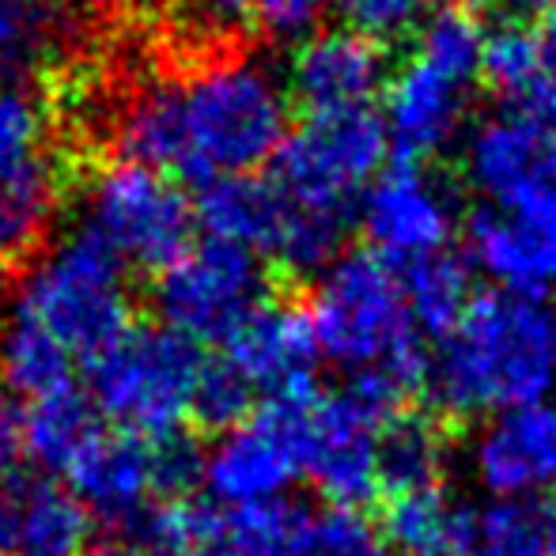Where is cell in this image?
Wrapping results in <instances>:
<instances>
[{"instance_id":"1","label":"cell","mask_w":556,"mask_h":556,"mask_svg":"<svg viewBox=\"0 0 556 556\" xmlns=\"http://www.w3.org/2000/svg\"><path fill=\"white\" fill-rule=\"evenodd\" d=\"M292 114V96L273 65L220 53L182 80L144 88L117 117V148L129 163L175 182L213 186L273 163Z\"/></svg>"},{"instance_id":"2","label":"cell","mask_w":556,"mask_h":556,"mask_svg":"<svg viewBox=\"0 0 556 556\" xmlns=\"http://www.w3.org/2000/svg\"><path fill=\"white\" fill-rule=\"evenodd\" d=\"M390 140L375 111L307 114L269 163L277 227L265 257L292 273H323L341 254L364 190L382 175Z\"/></svg>"},{"instance_id":"3","label":"cell","mask_w":556,"mask_h":556,"mask_svg":"<svg viewBox=\"0 0 556 556\" xmlns=\"http://www.w3.org/2000/svg\"><path fill=\"white\" fill-rule=\"evenodd\" d=\"M307 318L318 352L349 375L352 390L397 417L428 375L425 337L405 303L402 273L371 250L337 254L318 273Z\"/></svg>"},{"instance_id":"4","label":"cell","mask_w":556,"mask_h":556,"mask_svg":"<svg viewBox=\"0 0 556 556\" xmlns=\"http://www.w3.org/2000/svg\"><path fill=\"white\" fill-rule=\"evenodd\" d=\"M435 402L454 417H492L556 387V315L545 300L489 292L440 337L428 364Z\"/></svg>"},{"instance_id":"5","label":"cell","mask_w":556,"mask_h":556,"mask_svg":"<svg viewBox=\"0 0 556 556\" xmlns=\"http://www.w3.org/2000/svg\"><path fill=\"white\" fill-rule=\"evenodd\" d=\"M4 318L58 344L84 371L132 326L125 265L80 224L27 265L15 280Z\"/></svg>"},{"instance_id":"6","label":"cell","mask_w":556,"mask_h":556,"mask_svg":"<svg viewBox=\"0 0 556 556\" xmlns=\"http://www.w3.org/2000/svg\"><path fill=\"white\" fill-rule=\"evenodd\" d=\"M205 364L201 344L167 326H129L84 367V394L91 397L103 425L117 432L170 440L182 435L186 420H193Z\"/></svg>"},{"instance_id":"7","label":"cell","mask_w":556,"mask_h":556,"mask_svg":"<svg viewBox=\"0 0 556 556\" xmlns=\"http://www.w3.org/2000/svg\"><path fill=\"white\" fill-rule=\"evenodd\" d=\"M292 435L300 477L323 496L356 507L382 489V432L394 417L356 390H300L269 402Z\"/></svg>"},{"instance_id":"8","label":"cell","mask_w":556,"mask_h":556,"mask_svg":"<svg viewBox=\"0 0 556 556\" xmlns=\"http://www.w3.org/2000/svg\"><path fill=\"white\" fill-rule=\"evenodd\" d=\"M193 481H201V454L182 435L140 440L106 425L65 469V489L84 511L125 534Z\"/></svg>"},{"instance_id":"9","label":"cell","mask_w":556,"mask_h":556,"mask_svg":"<svg viewBox=\"0 0 556 556\" xmlns=\"http://www.w3.org/2000/svg\"><path fill=\"white\" fill-rule=\"evenodd\" d=\"M84 227L111 247L125 269L163 273L175 257L193 247L190 198L163 170L117 160L96 175L84 205Z\"/></svg>"},{"instance_id":"10","label":"cell","mask_w":556,"mask_h":556,"mask_svg":"<svg viewBox=\"0 0 556 556\" xmlns=\"http://www.w3.org/2000/svg\"><path fill=\"white\" fill-rule=\"evenodd\" d=\"M152 295L167 330L224 344L265 303V269L250 250L205 239L160 273Z\"/></svg>"},{"instance_id":"11","label":"cell","mask_w":556,"mask_h":556,"mask_svg":"<svg viewBox=\"0 0 556 556\" xmlns=\"http://www.w3.org/2000/svg\"><path fill=\"white\" fill-rule=\"evenodd\" d=\"M371 254L394 269L417 265L425 257L446 254L458 231V201L440 175L420 163H394L364 190L356 205Z\"/></svg>"},{"instance_id":"12","label":"cell","mask_w":556,"mask_h":556,"mask_svg":"<svg viewBox=\"0 0 556 556\" xmlns=\"http://www.w3.org/2000/svg\"><path fill=\"white\" fill-rule=\"evenodd\" d=\"M466 466L496 504H542L556 489V402L542 397L484 417L466 446Z\"/></svg>"},{"instance_id":"13","label":"cell","mask_w":556,"mask_h":556,"mask_svg":"<svg viewBox=\"0 0 556 556\" xmlns=\"http://www.w3.org/2000/svg\"><path fill=\"white\" fill-rule=\"evenodd\" d=\"M466 265L496 292L527 300L556 292V201L477 205L466 216Z\"/></svg>"},{"instance_id":"14","label":"cell","mask_w":556,"mask_h":556,"mask_svg":"<svg viewBox=\"0 0 556 556\" xmlns=\"http://www.w3.org/2000/svg\"><path fill=\"white\" fill-rule=\"evenodd\" d=\"M462 175L481 205L556 201V132L527 111L481 117L462 144Z\"/></svg>"},{"instance_id":"15","label":"cell","mask_w":556,"mask_h":556,"mask_svg":"<svg viewBox=\"0 0 556 556\" xmlns=\"http://www.w3.org/2000/svg\"><path fill=\"white\" fill-rule=\"evenodd\" d=\"M295 481H300V458L285 420L269 402L239 425L224 428L216 443L201 454V484L220 511L285 504Z\"/></svg>"},{"instance_id":"16","label":"cell","mask_w":556,"mask_h":556,"mask_svg":"<svg viewBox=\"0 0 556 556\" xmlns=\"http://www.w3.org/2000/svg\"><path fill=\"white\" fill-rule=\"evenodd\" d=\"M473 84L413 53L382 88V129L409 163L440 155L466 132Z\"/></svg>"},{"instance_id":"17","label":"cell","mask_w":556,"mask_h":556,"mask_svg":"<svg viewBox=\"0 0 556 556\" xmlns=\"http://www.w3.org/2000/svg\"><path fill=\"white\" fill-rule=\"evenodd\" d=\"M323 359L303 307L265 300L247 323L224 341V364L239 375V382L254 397L277 402V397L300 394L315 379Z\"/></svg>"},{"instance_id":"18","label":"cell","mask_w":556,"mask_h":556,"mask_svg":"<svg viewBox=\"0 0 556 556\" xmlns=\"http://www.w3.org/2000/svg\"><path fill=\"white\" fill-rule=\"evenodd\" d=\"M387 76L382 42L352 27H323L292 50L285 88L307 106V114H344L367 111V103L387 88Z\"/></svg>"},{"instance_id":"19","label":"cell","mask_w":556,"mask_h":556,"mask_svg":"<svg viewBox=\"0 0 556 556\" xmlns=\"http://www.w3.org/2000/svg\"><path fill=\"white\" fill-rule=\"evenodd\" d=\"M477 515L466 500L440 484L390 492L382 507V538L402 556H466L477 534Z\"/></svg>"},{"instance_id":"20","label":"cell","mask_w":556,"mask_h":556,"mask_svg":"<svg viewBox=\"0 0 556 556\" xmlns=\"http://www.w3.org/2000/svg\"><path fill=\"white\" fill-rule=\"evenodd\" d=\"M12 496V534L8 556H88L91 515L84 504L46 477L8 481Z\"/></svg>"},{"instance_id":"21","label":"cell","mask_w":556,"mask_h":556,"mask_svg":"<svg viewBox=\"0 0 556 556\" xmlns=\"http://www.w3.org/2000/svg\"><path fill=\"white\" fill-rule=\"evenodd\" d=\"M61 208V175L50 155L0 167V280L30 265Z\"/></svg>"},{"instance_id":"22","label":"cell","mask_w":556,"mask_h":556,"mask_svg":"<svg viewBox=\"0 0 556 556\" xmlns=\"http://www.w3.org/2000/svg\"><path fill=\"white\" fill-rule=\"evenodd\" d=\"M193 216L213 242L265 254L273 239V224H277V193H273L269 178L257 175L220 178V182L201 190Z\"/></svg>"},{"instance_id":"23","label":"cell","mask_w":556,"mask_h":556,"mask_svg":"<svg viewBox=\"0 0 556 556\" xmlns=\"http://www.w3.org/2000/svg\"><path fill=\"white\" fill-rule=\"evenodd\" d=\"M103 428V417L96 413L91 397L80 387L53 390L35 402H23V446L27 458H35L42 469L61 473L76 462Z\"/></svg>"},{"instance_id":"24","label":"cell","mask_w":556,"mask_h":556,"mask_svg":"<svg viewBox=\"0 0 556 556\" xmlns=\"http://www.w3.org/2000/svg\"><path fill=\"white\" fill-rule=\"evenodd\" d=\"M545 35L534 30L527 20H507L484 30V50L477 80L496 91L504 103L527 106L545 80Z\"/></svg>"},{"instance_id":"25","label":"cell","mask_w":556,"mask_h":556,"mask_svg":"<svg viewBox=\"0 0 556 556\" xmlns=\"http://www.w3.org/2000/svg\"><path fill=\"white\" fill-rule=\"evenodd\" d=\"M397 273H402L405 303H409V315L420 337H443L473 303V269L458 262L451 250L425 257L417 265H405Z\"/></svg>"},{"instance_id":"26","label":"cell","mask_w":556,"mask_h":556,"mask_svg":"<svg viewBox=\"0 0 556 556\" xmlns=\"http://www.w3.org/2000/svg\"><path fill=\"white\" fill-rule=\"evenodd\" d=\"M285 556H390V545L359 507L330 504L292 515Z\"/></svg>"},{"instance_id":"27","label":"cell","mask_w":556,"mask_h":556,"mask_svg":"<svg viewBox=\"0 0 556 556\" xmlns=\"http://www.w3.org/2000/svg\"><path fill=\"white\" fill-rule=\"evenodd\" d=\"M446 466V443L428 417L397 413L382 432V489L402 492L420 484H440Z\"/></svg>"},{"instance_id":"28","label":"cell","mask_w":556,"mask_h":556,"mask_svg":"<svg viewBox=\"0 0 556 556\" xmlns=\"http://www.w3.org/2000/svg\"><path fill=\"white\" fill-rule=\"evenodd\" d=\"M58 38L53 0H0V91L23 88Z\"/></svg>"},{"instance_id":"29","label":"cell","mask_w":556,"mask_h":556,"mask_svg":"<svg viewBox=\"0 0 556 556\" xmlns=\"http://www.w3.org/2000/svg\"><path fill=\"white\" fill-rule=\"evenodd\" d=\"M466 556H556V507L492 504L477 515V534Z\"/></svg>"},{"instance_id":"30","label":"cell","mask_w":556,"mask_h":556,"mask_svg":"<svg viewBox=\"0 0 556 556\" xmlns=\"http://www.w3.org/2000/svg\"><path fill=\"white\" fill-rule=\"evenodd\" d=\"M484 30L489 27H484L469 8H435V12L420 23L413 53L446 68L451 76H462V80L473 84L477 68H481Z\"/></svg>"},{"instance_id":"31","label":"cell","mask_w":556,"mask_h":556,"mask_svg":"<svg viewBox=\"0 0 556 556\" xmlns=\"http://www.w3.org/2000/svg\"><path fill=\"white\" fill-rule=\"evenodd\" d=\"M170 27L193 50H227L254 30V0H170Z\"/></svg>"},{"instance_id":"32","label":"cell","mask_w":556,"mask_h":556,"mask_svg":"<svg viewBox=\"0 0 556 556\" xmlns=\"http://www.w3.org/2000/svg\"><path fill=\"white\" fill-rule=\"evenodd\" d=\"M330 4L341 12L344 27L387 42V38L420 30V23L440 8V0H330Z\"/></svg>"},{"instance_id":"33","label":"cell","mask_w":556,"mask_h":556,"mask_svg":"<svg viewBox=\"0 0 556 556\" xmlns=\"http://www.w3.org/2000/svg\"><path fill=\"white\" fill-rule=\"evenodd\" d=\"M46 152V111L27 88L0 91V167Z\"/></svg>"},{"instance_id":"34","label":"cell","mask_w":556,"mask_h":556,"mask_svg":"<svg viewBox=\"0 0 556 556\" xmlns=\"http://www.w3.org/2000/svg\"><path fill=\"white\" fill-rule=\"evenodd\" d=\"M250 402H254V394L242 387L239 375L224 359H208L198 387V402H193V420L224 432V428L239 425L242 417H250Z\"/></svg>"},{"instance_id":"35","label":"cell","mask_w":556,"mask_h":556,"mask_svg":"<svg viewBox=\"0 0 556 556\" xmlns=\"http://www.w3.org/2000/svg\"><path fill=\"white\" fill-rule=\"evenodd\" d=\"M330 0H254V30L277 46H303L323 30Z\"/></svg>"},{"instance_id":"36","label":"cell","mask_w":556,"mask_h":556,"mask_svg":"<svg viewBox=\"0 0 556 556\" xmlns=\"http://www.w3.org/2000/svg\"><path fill=\"white\" fill-rule=\"evenodd\" d=\"M27 458L23 446V409L0 397V481H15V469Z\"/></svg>"},{"instance_id":"37","label":"cell","mask_w":556,"mask_h":556,"mask_svg":"<svg viewBox=\"0 0 556 556\" xmlns=\"http://www.w3.org/2000/svg\"><path fill=\"white\" fill-rule=\"evenodd\" d=\"M545 35V30H542ZM545 80H542V88H538V96L530 99L522 111L527 114H534L542 125H549V129L556 132V38L545 35Z\"/></svg>"},{"instance_id":"38","label":"cell","mask_w":556,"mask_h":556,"mask_svg":"<svg viewBox=\"0 0 556 556\" xmlns=\"http://www.w3.org/2000/svg\"><path fill=\"white\" fill-rule=\"evenodd\" d=\"M88 556H163L160 549H155L148 538H140V534H117V538H106V542H99V545H91Z\"/></svg>"},{"instance_id":"39","label":"cell","mask_w":556,"mask_h":556,"mask_svg":"<svg viewBox=\"0 0 556 556\" xmlns=\"http://www.w3.org/2000/svg\"><path fill=\"white\" fill-rule=\"evenodd\" d=\"M216 527H220V519H216ZM175 556H231L220 545V538H216V530H213V538L208 542H201V545H190V549H182V553H175Z\"/></svg>"},{"instance_id":"40","label":"cell","mask_w":556,"mask_h":556,"mask_svg":"<svg viewBox=\"0 0 556 556\" xmlns=\"http://www.w3.org/2000/svg\"><path fill=\"white\" fill-rule=\"evenodd\" d=\"M511 12H519V15H534V12H549V8L556 4V0H504Z\"/></svg>"},{"instance_id":"41","label":"cell","mask_w":556,"mask_h":556,"mask_svg":"<svg viewBox=\"0 0 556 556\" xmlns=\"http://www.w3.org/2000/svg\"><path fill=\"white\" fill-rule=\"evenodd\" d=\"M545 35L556 38V4L549 8V12H545Z\"/></svg>"},{"instance_id":"42","label":"cell","mask_w":556,"mask_h":556,"mask_svg":"<svg viewBox=\"0 0 556 556\" xmlns=\"http://www.w3.org/2000/svg\"><path fill=\"white\" fill-rule=\"evenodd\" d=\"M84 4H99V8H106V4H117V0H84Z\"/></svg>"},{"instance_id":"43","label":"cell","mask_w":556,"mask_h":556,"mask_svg":"<svg viewBox=\"0 0 556 556\" xmlns=\"http://www.w3.org/2000/svg\"><path fill=\"white\" fill-rule=\"evenodd\" d=\"M0 556H8V553H0Z\"/></svg>"}]
</instances>
